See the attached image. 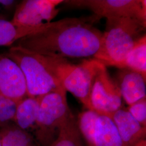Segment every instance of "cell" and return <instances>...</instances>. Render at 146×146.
I'll list each match as a JSON object with an SVG mask.
<instances>
[{
  "instance_id": "603a6c76",
  "label": "cell",
  "mask_w": 146,
  "mask_h": 146,
  "mask_svg": "<svg viewBox=\"0 0 146 146\" xmlns=\"http://www.w3.org/2000/svg\"><path fill=\"white\" fill-rule=\"evenodd\" d=\"M0 146H2V145H1V136H0Z\"/></svg>"
},
{
  "instance_id": "44dd1931",
  "label": "cell",
  "mask_w": 146,
  "mask_h": 146,
  "mask_svg": "<svg viewBox=\"0 0 146 146\" xmlns=\"http://www.w3.org/2000/svg\"><path fill=\"white\" fill-rule=\"evenodd\" d=\"M15 1L13 0H0V9L9 10L15 4Z\"/></svg>"
},
{
  "instance_id": "277c9868",
  "label": "cell",
  "mask_w": 146,
  "mask_h": 146,
  "mask_svg": "<svg viewBox=\"0 0 146 146\" xmlns=\"http://www.w3.org/2000/svg\"><path fill=\"white\" fill-rule=\"evenodd\" d=\"M42 56L65 90L80 100L88 110H92L90 93L95 59L85 60L81 64L76 65L64 58Z\"/></svg>"
},
{
  "instance_id": "6da1fadb",
  "label": "cell",
  "mask_w": 146,
  "mask_h": 146,
  "mask_svg": "<svg viewBox=\"0 0 146 146\" xmlns=\"http://www.w3.org/2000/svg\"><path fill=\"white\" fill-rule=\"evenodd\" d=\"M96 16L52 22L23 37L16 46L53 58H95L102 47L103 33L93 26Z\"/></svg>"
},
{
  "instance_id": "ac0fdd59",
  "label": "cell",
  "mask_w": 146,
  "mask_h": 146,
  "mask_svg": "<svg viewBox=\"0 0 146 146\" xmlns=\"http://www.w3.org/2000/svg\"><path fill=\"white\" fill-rule=\"evenodd\" d=\"M99 115L93 110H88L78 116V129L90 146H94L96 122Z\"/></svg>"
},
{
  "instance_id": "7c38bea8",
  "label": "cell",
  "mask_w": 146,
  "mask_h": 146,
  "mask_svg": "<svg viewBox=\"0 0 146 146\" xmlns=\"http://www.w3.org/2000/svg\"><path fill=\"white\" fill-rule=\"evenodd\" d=\"M41 99L27 96L17 103L13 120L16 126L26 131L35 127Z\"/></svg>"
},
{
  "instance_id": "9a60e30c",
  "label": "cell",
  "mask_w": 146,
  "mask_h": 146,
  "mask_svg": "<svg viewBox=\"0 0 146 146\" xmlns=\"http://www.w3.org/2000/svg\"><path fill=\"white\" fill-rule=\"evenodd\" d=\"M42 27H19L14 25L11 21L0 20V47L11 46L23 37L37 31Z\"/></svg>"
},
{
  "instance_id": "7402d4cb",
  "label": "cell",
  "mask_w": 146,
  "mask_h": 146,
  "mask_svg": "<svg viewBox=\"0 0 146 146\" xmlns=\"http://www.w3.org/2000/svg\"><path fill=\"white\" fill-rule=\"evenodd\" d=\"M140 146H146V143H145V142H143L142 143H141V145H140Z\"/></svg>"
},
{
  "instance_id": "5b68a950",
  "label": "cell",
  "mask_w": 146,
  "mask_h": 146,
  "mask_svg": "<svg viewBox=\"0 0 146 146\" xmlns=\"http://www.w3.org/2000/svg\"><path fill=\"white\" fill-rule=\"evenodd\" d=\"M72 116L63 87L42 96L35 127L38 139L47 143L52 133L59 132Z\"/></svg>"
},
{
  "instance_id": "3957f363",
  "label": "cell",
  "mask_w": 146,
  "mask_h": 146,
  "mask_svg": "<svg viewBox=\"0 0 146 146\" xmlns=\"http://www.w3.org/2000/svg\"><path fill=\"white\" fill-rule=\"evenodd\" d=\"M5 55L13 60L23 72L28 96H42L63 87L42 55L16 45Z\"/></svg>"
},
{
  "instance_id": "d6986e66",
  "label": "cell",
  "mask_w": 146,
  "mask_h": 146,
  "mask_svg": "<svg viewBox=\"0 0 146 146\" xmlns=\"http://www.w3.org/2000/svg\"><path fill=\"white\" fill-rule=\"evenodd\" d=\"M17 104L15 102L0 95V128L13 122Z\"/></svg>"
},
{
  "instance_id": "8992f818",
  "label": "cell",
  "mask_w": 146,
  "mask_h": 146,
  "mask_svg": "<svg viewBox=\"0 0 146 146\" xmlns=\"http://www.w3.org/2000/svg\"><path fill=\"white\" fill-rule=\"evenodd\" d=\"M94 73L90 93L92 110L99 115L111 117L122 107V96L115 81L103 63L94 60Z\"/></svg>"
},
{
  "instance_id": "e0dca14e",
  "label": "cell",
  "mask_w": 146,
  "mask_h": 146,
  "mask_svg": "<svg viewBox=\"0 0 146 146\" xmlns=\"http://www.w3.org/2000/svg\"><path fill=\"white\" fill-rule=\"evenodd\" d=\"M51 146H82L78 125L72 116L58 132Z\"/></svg>"
},
{
  "instance_id": "ba28073f",
  "label": "cell",
  "mask_w": 146,
  "mask_h": 146,
  "mask_svg": "<svg viewBox=\"0 0 146 146\" xmlns=\"http://www.w3.org/2000/svg\"><path fill=\"white\" fill-rule=\"evenodd\" d=\"M62 0H25L16 8L11 22L16 26L41 28L58 14Z\"/></svg>"
},
{
  "instance_id": "ffe728a7",
  "label": "cell",
  "mask_w": 146,
  "mask_h": 146,
  "mask_svg": "<svg viewBox=\"0 0 146 146\" xmlns=\"http://www.w3.org/2000/svg\"><path fill=\"white\" fill-rule=\"evenodd\" d=\"M128 111L142 126L146 127V98L129 106Z\"/></svg>"
},
{
  "instance_id": "7a4b0ae2",
  "label": "cell",
  "mask_w": 146,
  "mask_h": 146,
  "mask_svg": "<svg viewBox=\"0 0 146 146\" xmlns=\"http://www.w3.org/2000/svg\"><path fill=\"white\" fill-rule=\"evenodd\" d=\"M146 23L129 17L107 19L101 50L94 59L116 67L146 34Z\"/></svg>"
},
{
  "instance_id": "30bf717a",
  "label": "cell",
  "mask_w": 146,
  "mask_h": 146,
  "mask_svg": "<svg viewBox=\"0 0 146 146\" xmlns=\"http://www.w3.org/2000/svg\"><path fill=\"white\" fill-rule=\"evenodd\" d=\"M115 81L122 98L129 106L146 98V78L141 74L127 68L120 69Z\"/></svg>"
},
{
  "instance_id": "9c48e42d",
  "label": "cell",
  "mask_w": 146,
  "mask_h": 146,
  "mask_svg": "<svg viewBox=\"0 0 146 146\" xmlns=\"http://www.w3.org/2000/svg\"><path fill=\"white\" fill-rule=\"evenodd\" d=\"M0 95L18 103L27 96L26 82L19 66L7 56H0Z\"/></svg>"
},
{
  "instance_id": "4fadbf2b",
  "label": "cell",
  "mask_w": 146,
  "mask_h": 146,
  "mask_svg": "<svg viewBox=\"0 0 146 146\" xmlns=\"http://www.w3.org/2000/svg\"><path fill=\"white\" fill-rule=\"evenodd\" d=\"M94 146H125L110 116L99 115L96 122Z\"/></svg>"
},
{
  "instance_id": "52a82bcc",
  "label": "cell",
  "mask_w": 146,
  "mask_h": 146,
  "mask_svg": "<svg viewBox=\"0 0 146 146\" xmlns=\"http://www.w3.org/2000/svg\"><path fill=\"white\" fill-rule=\"evenodd\" d=\"M63 3L72 7L88 9L100 19L129 17L146 23L145 0H70Z\"/></svg>"
},
{
  "instance_id": "2e32d148",
  "label": "cell",
  "mask_w": 146,
  "mask_h": 146,
  "mask_svg": "<svg viewBox=\"0 0 146 146\" xmlns=\"http://www.w3.org/2000/svg\"><path fill=\"white\" fill-rule=\"evenodd\" d=\"M2 146H34L26 131L11 122L0 128Z\"/></svg>"
},
{
  "instance_id": "5bb4252c",
  "label": "cell",
  "mask_w": 146,
  "mask_h": 146,
  "mask_svg": "<svg viewBox=\"0 0 146 146\" xmlns=\"http://www.w3.org/2000/svg\"><path fill=\"white\" fill-rule=\"evenodd\" d=\"M120 69L127 68L140 73L146 78V37H142L125 58L116 67Z\"/></svg>"
},
{
  "instance_id": "8fae6325",
  "label": "cell",
  "mask_w": 146,
  "mask_h": 146,
  "mask_svg": "<svg viewBox=\"0 0 146 146\" xmlns=\"http://www.w3.org/2000/svg\"><path fill=\"white\" fill-rule=\"evenodd\" d=\"M111 118L125 146H140L145 134V127L142 125L127 110L121 108Z\"/></svg>"
}]
</instances>
